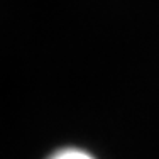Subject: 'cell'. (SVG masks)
Here are the masks:
<instances>
[{
  "label": "cell",
  "mask_w": 159,
  "mask_h": 159,
  "mask_svg": "<svg viewBox=\"0 0 159 159\" xmlns=\"http://www.w3.org/2000/svg\"><path fill=\"white\" fill-rule=\"evenodd\" d=\"M48 159H97L92 152L80 147H61L48 156Z\"/></svg>",
  "instance_id": "cell-1"
}]
</instances>
